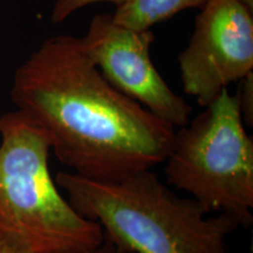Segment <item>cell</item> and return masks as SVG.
Instances as JSON below:
<instances>
[{"label":"cell","instance_id":"5b68a950","mask_svg":"<svg viewBox=\"0 0 253 253\" xmlns=\"http://www.w3.org/2000/svg\"><path fill=\"white\" fill-rule=\"evenodd\" d=\"M199 9L177 60L185 94L204 108L253 72V8L242 0H209Z\"/></svg>","mask_w":253,"mask_h":253},{"label":"cell","instance_id":"30bf717a","mask_svg":"<svg viewBox=\"0 0 253 253\" xmlns=\"http://www.w3.org/2000/svg\"><path fill=\"white\" fill-rule=\"evenodd\" d=\"M72 253H121L118 249L115 248V245L112 242H109L108 239L104 238L103 242L100 245L95 246L91 249L82 250V251L78 252H72Z\"/></svg>","mask_w":253,"mask_h":253},{"label":"cell","instance_id":"3957f363","mask_svg":"<svg viewBox=\"0 0 253 253\" xmlns=\"http://www.w3.org/2000/svg\"><path fill=\"white\" fill-rule=\"evenodd\" d=\"M50 144L20 110L0 116V239L24 253H72L103 242L75 211L48 168Z\"/></svg>","mask_w":253,"mask_h":253},{"label":"cell","instance_id":"52a82bcc","mask_svg":"<svg viewBox=\"0 0 253 253\" xmlns=\"http://www.w3.org/2000/svg\"><path fill=\"white\" fill-rule=\"evenodd\" d=\"M209 0H125L115 6L116 23L134 30H150L190 8H202Z\"/></svg>","mask_w":253,"mask_h":253},{"label":"cell","instance_id":"8fae6325","mask_svg":"<svg viewBox=\"0 0 253 253\" xmlns=\"http://www.w3.org/2000/svg\"><path fill=\"white\" fill-rule=\"evenodd\" d=\"M0 253H24L20 250L15 249L14 246H12L8 243L4 242V240L0 239Z\"/></svg>","mask_w":253,"mask_h":253},{"label":"cell","instance_id":"9c48e42d","mask_svg":"<svg viewBox=\"0 0 253 253\" xmlns=\"http://www.w3.org/2000/svg\"><path fill=\"white\" fill-rule=\"evenodd\" d=\"M240 113L245 126H253V72L240 80L238 88Z\"/></svg>","mask_w":253,"mask_h":253},{"label":"cell","instance_id":"7a4b0ae2","mask_svg":"<svg viewBox=\"0 0 253 253\" xmlns=\"http://www.w3.org/2000/svg\"><path fill=\"white\" fill-rule=\"evenodd\" d=\"M55 183L121 253H229L227 237L240 226L230 214L210 216L194 198L175 194L153 170L119 182L61 171Z\"/></svg>","mask_w":253,"mask_h":253},{"label":"cell","instance_id":"8992f818","mask_svg":"<svg viewBox=\"0 0 253 253\" xmlns=\"http://www.w3.org/2000/svg\"><path fill=\"white\" fill-rule=\"evenodd\" d=\"M81 40L96 67L116 89L173 128L190 121L191 106L169 87L151 61L153 31L125 26L116 23L113 14H96Z\"/></svg>","mask_w":253,"mask_h":253},{"label":"cell","instance_id":"ba28073f","mask_svg":"<svg viewBox=\"0 0 253 253\" xmlns=\"http://www.w3.org/2000/svg\"><path fill=\"white\" fill-rule=\"evenodd\" d=\"M123 1L125 0H55L52 8V13H50V21L53 24H61L75 12L93 4L112 2L116 6Z\"/></svg>","mask_w":253,"mask_h":253},{"label":"cell","instance_id":"7c38bea8","mask_svg":"<svg viewBox=\"0 0 253 253\" xmlns=\"http://www.w3.org/2000/svg\"><path fill=\"white\" fill-rule=\"evenodd\" d=\"M245 5H248L250 8H253V0H242Z\"/></svg>","mask_w":253,"mask_h":253},{"label":"cell","instance_id":"277c9868","mask_svg":"<svg viewBox=\"0 0 253 253\" xmlns=\"http://www.w3.org/2000/svg\"><path fill=\"white\" fill-rule=\"evenodd\" d=\"M167 184L191 195L208 212L253 223V141L238 94L224 89L192 121L175 130L164 162Z\"/></svg>","mask_w":253,"mask_h":253},{"label":"cell","instance_id":"6da1fadb","mask_svg":"<svg viewBox=\"0 0 253 253\" xmlns=\"http://www.w3.org/2000/svg\"><path fill=\"white\" fill-rule=\"evenodd\" d=\"M11 99L59 162L90 181L153 170L171 149L175 128L110 84L81 38L43 41L15 71Z\"/></svg>","mask_w":253,"mask_h":253}]
</instances>
